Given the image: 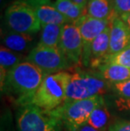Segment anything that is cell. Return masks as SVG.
<instances>
[{
	"instance_id": "obj_6",
	"label": "cell",
	"mask_w": 130,
	"mask_h": 131,
	"mask_svg": "<svg viewBox=\"0 0 130 131\" xmlns=\"http://www.w3.org/2000/svg\"><path fill=\"white\" fill-rule=\"evenodd\" d=\"M60 122L33 104L21 106L17 115L19 131H61Z\"/></svg>"
},
{
	"instance_id": "obj_3",
	"label": "cell",
	"mask_w": 130,
	"mask_h": 131,
	"mask_svg": "<svg viewBox=\"0 0 130 131\" xmlns=\"http://www.w3.org/2000/svg\"><path fill=\"white\" fill-rule=\"evenodd\" d=\"M103 102H105L101 96L65 102L54 110L49 111V113L57 118L68 131H77L79 127L86 124L93 111Z\"/></svg>"
},
{
	"instance_id": "obj_28",
	"label": "cell",
	"mask_w": 130,
	"mask_h": 131,
	"mask_svg": "<svg viewBox=\"0 0 130 131\" xmlns=\"http://www.w3.org/2000/svg\"><path fill=\"white\" fill-rule=\"evenodd\" d=\"M123 19V21L127 25V26H128V29L130 30V14L127 15L126 17H124L123 19Z\"/></svg>"
},
{
	"instance_id": "obj_19",
	"label": "cell",
	"mask_w": 130,
	"mask_h": 131,
	"mask_svg": "<svg viewBox=\"0 0 130 131\" xmlns=\"http://www.w3.org/2000/svg\"><path fill=\"white\" fill-rule=\"evenodd\" d=\"M110 113L105 102L99 105L90 114L87 124L99 131H105L109 123Z\"/></svg>"
},
{
	"instance_id": "obj_23",
	"label": "cell",
	"mask_w": 130,
	"mask_h": 131,
	"mask_svg": "<svg viewBox=\"0 0 130 131\" xmlns=\"http://www.w3.org/2000/svg\"><path fill=\"white\" fill-rule=\"evenodd\" d=\"M114 104L119 112L130 114V98L127 99L118 97L115 100Z\"/></svg>"
},
{
	"instance_id": "obj_14",
	"label": "cell",
	"mask_w": 130,
	"mask_h": 131,
	"mask_svg": "<svg viewBox=\"0 0 130 131\" xmlns=\"http://www.w3.org/2000/svg\"><path fill=\"white\" fill-rule=\"evenodd\" d=\"M36 14L41 26L44 25H60L64 26L70 21L62 15L53 5H41L35 8Z\"/></svg>"
},
{
	"instance_id": "obj_20",
	"label": "cell",
	"mask_w": 130,
	"mask_h": 131,
	"mask_svg": "<svg viewBox=\"0 0 130 131\" xmlns=\"http://www.w3.org/2000/svg\"><path fill=\"white\" fill-rule=\"evenodd\" d=\"M104 64H118L130 68V47L115 54H107L101 60L98 68Z\"/></svg>"
},
{
	"instance_id": "obj_2",
	"label": "cell",
	"mask_w": 130,
	"mask_h": 131,
	"mask_svg": "<svg viewBox=\"0 0 130 131\" xmlns=\"http://www.w3.org/2000/svg\"><path fill=\"white\" fill-rule=\"evenodd\" d=\"M70 77L71 74L64 71L46 75L30 104L48 112L58 107L66 101Z\"/></svg>"
},
{
	"instance_id": "obj_18",
	"label": "cell",
	"mask_w": 130,
	"mask_h": 131,
	"mask_svg": "<svg viewBox=\"0 0 130 131\" xmlns=\"http://www.w3.org/2000/svg\"><path fill=\"white\" fill-rule=\"evenodd\" d=\"M21 60L20 55L11 51L4 46H1L0 49V69H1V85L4 82L7 73L11 69L19 64Z\"/></svg>"
},
{
	"instance_id": "obj_11",
	"label": "cell",
	"mask_w": 130,
	"mask_h": 131,
	"mask_svg": "<svg viewBox=\"0 0 130 131\" xmlns=\"http://www.w3.org/2000/svg\"><path fill=\"white\" fill-rule=\"evenodd\" d=\"M33 43L34 37L30 34H23L9 30L2 36V45L15 52H23L30 50Z\"/></svg>"
},
{
	"instance_id": "obj_7",
	"label": "cell",
	"mask_w": 130,
	"mask_h": 131,
	"mask_svg": "<svg viewBox=\"0 0 130 131\" xmlns=\"http://www.w3.org/2000/svg\"><path fill=\"white\" fill-rule=\"evenodd\" d=\"M26 61L40 68L46 75L69 68L70 62L60 49L37 45L30 50Z\"/></svg>"
},
{
	"instance_id": "obj_5",
	"label": "cell",
	"mask_w": 130,
	"mask_h": 131,
	"mask_svg": "<svg viewBox=\"0 0 130 131\" xmlns=\"http://www.w3.org/2000/svg\"><path fill=\"white\" fill-rule=\"evenodd\" d=\"M4 19L9 30L18 33L32 35L42 27L35 8L23 0H18L7 8Z\"/></svg>"
},
{
	"instance_id": "obj_16",
	"label": "cell",
	"mask_w": 130,
	"mask_h": 131,
	"mask_svg": "<svg viewBox=\"0 0 130 131\" xmlns=\"http://www.w3.org/2000/svg\"><path fill=\"white\" fill-rule=\"evenodd\" d=\"M41 34L37 44L41 46L59 49V42L63 26L44 25L41 26Z\"/></svg>"
},
{
	"instance_id": "obj_15",
	"label": "cell",
	"mask_w": 130,
	"mask_h": 131,
	"mask_svg": "<svg viewBox=\"0 0 130 131\" xmlns=\"http://www.w3.org/2000/svg\"><path fill=\"white\" fill-rule=\"evenodd\" d=\"M99 69V73L109 83H118L130 80V68L118 64H104Z\"/></svg>"
},
{
	"instance_id": "obj_9",
	"label": "cell",
	"mask_w": 130,
	"mask_h": 131,
	"mask_svg": "<svg viewBox=\"0 0 130 131\" xmlns=\"http://www.w3.org/2000/svg\"><path fill=\"white\" fill-rule=\"evenodd\" d=\"M59 49L70 63L79 64L83 57V41L78 26L73 23L63 26Z\"/></svg>"
},
{
	"instance_id": "obj_22",
	"label": "cell",
	"mask_w": 130,
	"mask_h": 131,
	"mask_svg": "<svg viewBox=\"0 0 130 131\" xmlns=\"http://www.w3.org/2000/svg\"><path fill=\"white\" fill-rule=\"evenodd\" d=\"M113 88L122 98H130V80L123 82L114 83Z\"/></svg>"
},
{
	"instance_id": "obj_4",
	"label": "cell",
	"mask_w": 130,
	"mask_h": 131,
	"mask_svg": "<svg viewBox=\"0 0 130 131\" xmlns=\"http://www.w3.org/2000/svg\"><path fill=\"white\" fill-rule=\"evenodd\" d=\"M109 84L101 77L100 73L78 71L71 74L65 102L90 99L101 96L108 90Z\"/></svg>"
},
{
	"instance_id": "obj_25",
	"label": "cell",
	"mask_w": 130,
	"mask_h": 131,
	"mask_svg": "<svg viewBox=\"0 0 130 131\" xmlns=\"http://www.w3.org/2000/svg\"><path fill=\"white\" fill-rule=\"evenodd\" d=\"M23 1L26 2L34 8L41 6V5H52L51 4L52 0H23Z\"/></svg>"
},
{
	"instance_id": "obj_1",
	"label": "cell",
	"mask_w": 130,
	"mask_h": 131,
	"mask_svg": "<svg viewBox=\"0 0 130 131\" xmlns=\"http://www.w3.org/2000/svg\"><path fill=\"white\" fill-rule=\"evenodd\" d=\"M46 76L40 68L26 60L8 72L1 89L15 96L21 106L30 104Z\"/></svg>"
},
{
	"instance_id": "obj_26",
	"label": "cell",
	"mask_w": 130,
	"mask_h": 131,
	"mask_svg": "<svg viewBox=\"0 0 130 131\" xmlns=\"http://www.w3.org/2000/svg\"><path fill=\"white\" fill-rule=\"evenodd\" d=\"M77 131H99L95 128H93L92 126H90L86 123V124H85L84 125H82L81 127H79L78 130Z\"/></svg>"
},
{
	"instance_id": "obj_8",
	"label": "cell",
	"mask_w": 130,
	"mask_h": 131,
	"mask_svg": "<svg viewBox=\"0 0 130 131\" xmlns=\"http://www.w3.org/2000/svg\"><path fill=\"white\" fill-rule=\"evenodd\" d=\"M111 21L105 19H98L91 18L85 15L76 22L81 34L83 41V57L82 62L85 66L90 65V46L93 41L110 26Z\"/></svg>"
},
{
	"instance_id": "obj_27",
	"label": "cell",
	"mask_w": 130,
	"mask_h": 131,
	"mask_svg": "<svg viewBox=\"0 0 130 131\" xmlns=\"http://www.w3.org/2000/svg\"><path fill=\"white\" fill-rule=\"evenodd\" d=\"M72 1H73L74 4H76L77 5H79V6H82V7H85L86 6L88 0H72Z\"/></svg>"
},
{
	"instance_id": "obj_21",
	"label": "cell",
	"mask_w": 130,
	"mask_h": 131,
	"mask_svg": "<svg viewBox=\"0 0 130 131\" xmlns=\"http://www.w3.org/2000/svg\"><path fill=\"white\" fill-rule=\"evenodd\" d=\"M116 15L123 19L130 14V0H112Z\"/></svg>"
},
{
	"instance_id": "obj_17",
	"label": "cell",
	"mask_w": 130,
	"mask_h": 131,
	"mask_svg": "<svg viewBox=\"0 0 130 131\" xmlns=\"http://www.w3.org/2000/svg\"><path fill=\"white\" fill-rule=\"evenodd\" d=\"M53 6L71 23H74L85 15V7L79 6L72 0H56Z\"/></svg>"
},
{
	"instance_id": "obj_12",
	"label": "cell",
	"mask_w": 130,
	"mask_h": 131,
	"mask_svg": "<svg viewBox=\"0 0 130 131\" xmlns=\"http://www.w3.org/2000/svg\"><path fill=\"white\" fill-rule=\"evenodd\" d=\"M85 15L91 18L109 21L117 16L112 0H88Z\"/></svg>"
},
{
	"instance_id": "obj_13",
	"label": "cell",
	"mask_w": 130,
	"mask_h": 131,
	"mask_svg": "<svg viewBox=\"0 0 130 131\" xmlns=\"http://www.w3.org/2000/svg\"><path fill=\"white\" fill-rule=\"evenodd\" d=\"M110 49V26L96 37L90 46V65L98 68L101 60L109 53Z\"/></svg>"
},
{
	"instance_id": "obj_24",
	"label": "cell",
	"mask_w": 130,
	"mask_h": 131,
	"mask_svg": "<svg viewBox=\"0 0 130 131\" xmlns=\"http://www.w3.org/2000/svg\"><path fill=\"white\" fill-rule=\"evenodd\" d=\"M109 131H130V121L117 120L109 127Z\"/></svg>"
},
{
	"instance_id": "obj_10",
	"label": "cell",
	"mask_w": 130,
	"mask_h": 131,
	"mask_svg": "<svg viewBox=\"0 0 130 131\" xmlns=\"http://www.w3.org/2000/svg\"><path fill=\"white\" fill-rule=\"evenodd\" d=\"M130 47V30L121 18L116 16L110 23V49L108 54L117 53Z\"/></svg>"
}]
</instances>
